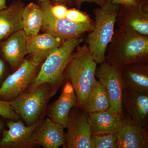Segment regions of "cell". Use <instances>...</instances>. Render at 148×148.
Returning a JSON list of instances; mask_svg holds the SVG:
<instances>
[{
  "mask_svg": "<svg viewBox=\"0 0 148 148\" xmlns=\"http://www.w3.org/2000/svg\"><path fill=\"white\" fill-rule=\"evenodd\" d=\"M148 60V36L117 29L106 51V61L120 69L127 64Z\"/></svg>",
  "mask_w": 148,
  "mask_h": 148,
  "instance_id": "1",
  "label": "cell"
},
{
  "mask_svg": "<svg viewBox=\"0 0 148 148\" xmlns=\"http://www.w3.org/2000/svg\"><path fill=\"white\" fill-rule=\"evenodd\" d=\"M98 64L86 44L79 45L73 53L64 70L63 76L73 87L78 107L82 108L95 81Z\"/></svg>",
  "mask_w": 148,
  "mask_h": 148,
  "instance_id": "2",
  "label": "cell"
},
{
  "mask_svg": "<svg viewBox=\"0 0 148 148\" xmlns=\"http://www.w3.org/2000/svg\"><path fill=\"white\" fill-rule=\"evenodd\" d=\"M112 1L108 0L103 6L93 10V28L86 40V44L98 64L106 61V49L114 32L119 5L114 4Z\"/></svg>",
  "mask_w": 148,
  "mask_h": 148,
  "instance_id": "3",
  "label": "cell"
},
{
  "mask_svg": "<svg viewBox=\"0 0 148 148\" xmlns=\"http://www.w3.org/2000/svg\"><path fill=\"white\" fill-rule=\"evenodd\" d=\"M83 41L82 37H79L69 39L62 43L43 62L36 78L27 91H33L45 83L58 89L66 81L63 74L72 54Z\"/></svg>",
  "mask_w": 148,
  "mask_h": 148,
  "instance_id": "4",
  "label": "cell"
},
{
  "mask_svg": "<svg viewBox=\"0 0 148 148\" xmlns=\"http://www.w3.org/2000/svg\"><path fill=\"white\" fill-rule=\"evenodd\" d=\"M58 90L49 84H44L33 91L23 92L10 104L25 124L31 126L44 118L48 103Z\"/></svg>",
  "mask_w": 148,
  "mask_h": 148,
  "instance_id": "5",
  "label": "cell"
},
{
  "mask_svg": "<svg viewBox=\"0 0 148 148\" xmlns=\"http://www.w3.org/2000/svg\"><path fill=\"white\" fill-rule=\"evenodd\" d=\"M41 64L31 56L24 58L13 73L8 76L0 87V100L10 102L28 90Z\"/></svg>",
  "mask_w": 148,
  "mask_h": 148,
  "instance_id": "6",
  "label": "cell"
},
{
  "mask_svg": "<svg viewBox=\"0 0 148 148\" xmlns=\"http://www.w3.org/2000/svg\"><path fill=\"white\" fill-rule=\"evenodd\" d=\"M52 3L51 0L38 2L43 16L41 29L43 33L51 35L64 42L69 39L82 37L85 33L92 31L94 23H74L67 18H58L53 16L51 10Z\"/></svg>",
  "mask_w": 148,
  "mask_h": 148,
  "instance_id": "7",
  "label": "cell"
},
{
  "mask_svg": "<svg viewBox=\"0 0 148 148\" xmlns=\"http://www.w3.org/2000/svg\"><path fill=\"white\" fill-rule=\"evenodd\" d=\"M66 128L64 148H90L92 134L88 113L82 108L77 106L71 109Z\"/></svg>",
  "mask_w": 148,
  "mask_h": 148,
  "instance_id": "8",
  "label": "cell"
},
{
  "mask_svg": "<svg viewBox=\"0 0 148 148\" xmlns=\"http://www.w3.org/2000/svg\"><path fill=\"white\" fill-rule=\"evenodd\" d=\"M115 24L118 29L148 36V0L136 5H119Z\"/></svg>",
  "mask_w": 148,
  "mask_h": 148,
  "instance_id": "9",
  "label": "cell"
},
{
  "mask_svg": "<svg viewBox=\"0 0 148 148\" xmlns=\"http://www.w3.org/2000/svg\"><path fill=\"white\" fill-rule=\"evenodd\" d=\"M98 64L95 77L108 92L110 103L109 109L122 115L121 102L124 87L120 69L114 67L106 61Z\"/></svg>",
  "mask_w": 148,
  "mask_h": 148,
  "instance_id": "10",
  "label": "cell"
},
{
  "mask_svg": "<svg viewBox=\"0 0 148 148\" xmlns=\"http://www.w3.org/2000/svg\"><path fill=\"white\" fill-rule=\"evenodd\" d=\"M8 120L6 123L8 130H3L0 148H32L38 146L34 140L33 132L41 121L28 126L21 119Z\"/></svg>",
  "mask_w": 148,
  "mask_h": 148,
  "instance_id": "11",
  "label": "cell"
},
{
  "mask_svg": "<svg viewBox=\"0 0 148 148\" xmlns=\"http://www.w3.org/2000/svg\"><path fill=\"white\" fill-rule=\"evenodd\" d=\"M116 134L117 148L148 147L147 127H141L123 113Z\"/></svg>",
  "mask_w": 148,
  "mask_h": 148,
  "instance_id": "12",
  "label": "cell"
},
{
  "mask_svg": "<svg viewBox=\"0 0 148 148\" xmlns=\"http://www.w3.org/2000/svg\"><path fill=\"white\" fill-rule=\"evenodd\" d=\"M121 106L122 113L141 127H147L148 94L124 88Z\"/></svg>",
  "mask_w": 148,
  "mask_h": 148,
  "instance_id": "13",
  "label": "cell"
},
{
  "mask_svg": "<svg viewBox=\"0 0 148 148\" xmlns=\"http://www.w3.org/2000/svg\"><path fill=\"white\" fill-rule=\"evenodd\" d=\"M77 106V100L71 83L66 81L59 98L47 108L46 115L52 121L66 128L71 110Z\"/></svg>",
  "mask_w": 148,
  "mask_h": 148,
  "instance_id": "14",
  "label": "cell"
},
{
  "mask_svg": "<svg viewBox=\"0 0 148 148\" xmlns=\"http://www.w3.org/2000/svg\"><path fill=\"white\" fill-rule=\"evenodd\" d=\"M120 73L124 88L148 94V60L127 64Z\"/></svg>",
  "mask_w": 148,
  "mask_h": 148,
  "instance_id": "15",
  "label": "cell"
},
{
  "mask_svg": "<svg viewBox=\"0 0 148 148\" xmlns=\"http://www.w3.org/2000/svg\"><path fill=\"white\" fill-rule=\"evenodd\" d=\"M33 137L37 145L44 148H58L65 143L64 127L48 117L35 127Z\"/></svg>",
  "mask_w": 148,
  "mask_h": 148,
  "instance_id": "16",
  "label": "cell"
},
{
  "mask_svg": "<svg viewBox=\"0 0 148 148\" xmlns=\"http://www.w3.org/2000/svg\"><path fill=\"white\" fill-rule=\"evenodd\" d=\"M25 6L21 0H15L0 10V42L23 29L22 14Z\"/></svg>",
  "mask_w": 148,
  "mask_h": 148,
  "instance_id": "17",
  "label": "cell"
},
{
  "mask_svg": "<svg viewBox=\"0 0 148 148\" xmlns=\"http://www.w3.org/2000/svg\"><path fill=\"white\" fill-rule=\"evenodd\" d=\"M27 36L24 30H19L5 39L1 51L5 61L10 66L16 70L27 55Z\"/></svg>",
  "mask_w": 148,
  "mask_h": 148,
  "instance_id": "18",
  "label": "cell"
},
{
  "mask_svg": "<svg viewBox=\"0 0 148 148\" xmlns=\"http://www.w3.org/2000/svg\"><path fill=\"white\" fill-rule=\"evenodd\" d=\"M63 42L59 39L45 33L27 36V55L42 64L47 56Z\"/></svg>",
  "mask_w": 148,
  "mask_h": 148,
  "instance_id": "19",
  "label": "cell"
},
{
  "mask_svg": "<svg viewBox=\"0 0 148 148\" xmlns=\"http://www.w3.org/2000/svg\"><path fill=\"white\" fill-rule=\"evenodd\" d=\"M121 115L110 109L88 113V121L92 135L116 132L121 121Z\"/></svg>",
  "mask_w": 148,
  "mask_h": 148,
  "instance_id": "20",
  "label": "cell"
},
{
  "mask_svg": "<svg viewBox=\"0 0 148 148\" xmlns=\"http://www.w3.org/2000/svg\"><path fill=\"white\" fill-rule=\"evenodd\" d=\"M110 104L108 92L96 79L88 92L82 109L88 113L96 112L108 110Z\"/></svg>",
  "mask_w": 148,
  "mask_h": 148,
  "instance_id": "21",
  "label": "cell"
},
{
  "mask_svg": "<svg viewBox=\"0 0 148 148\" xmlns=\"http://www.w3.org/2000/svg\"><path fill=\"white\" fill-rule=\"evenodd\" d=\"M43 16L38 4L31 3L25 5L22 14L23 30L27 36L39 34L42 27Z\"/></svg>",
  "mask_w": 148,
  "mask_h": 148,
  "instance_id": "22",
  "label": "cell"
},
{
  "mask_svg": "<svg viewBox=\"0 0 148 148\" xmlns=\"http://www.w3.org/2000/svg\"><path fill=\"white\" fill-rule=\"evenodd\" d=\"M90 148H117L116 132L91 135Z\"/></svg>",
  "mask_w": 148,
  "mask_h": 148,
  "instance_id": "23",
  "label": "cell"
},
{
  "mask_svg": "<svg viewBox=\"0 0 148 148\" xmlns=\"http://www.w3.org/2000/svg\"><path fill=\"white\" fill-rule=\"evenodd\" d=\"M66 18L74 23L88 24L94 23L88 14L77 8L68 9Z\"/></svg>",
  "mask_w": 148,
  "mask_h": 148,
  "instance_id": "24",
  "label": "cell"
},
{
  "mask_svg": "<svg viewBox=\"0 0 148 148\" xmlns=\"http://www.w3.org/2000/svg\"><path fill=\"white\" fill-rule=\"evenodd\" d=\"M0 116L8 120L16 121L20 119L17 114L14 111L9 102L0 100Z\"/></svg>",
  "mask_w": 148,
  "mask_h": 148,
  "instance_id": "25",
  "label": "cell"
},
{
  "mask_svg": "<svg viewBox=\"0 0 148 148\" xmlns=\"http://www.w3.org/2000/svg\"><path fill=\"white\" fill-rule=\"evenodd\" d=\"M67 6L62 4H53L52 3L51 10L55 17L58 18H66L68 8Z\"/></svg>",
  "mask_w": 148,
  "mask_h": 148,
  "instance_id": "26",
  "label": "cell"
},
{
  "mask_svg": "<svg viewBox=\"0 0 148 148\" xmlns=\"http://www.w3.org/2000/svg\"><path fill=\"white\" fill-rule=\"evenodd\" d=\"M108 0H73L74 5L78 9H80L83 3H95L99 7L102 6L106 3Z\"/></svg>",
  "mask_w": 148,
  "mask_h": 148,
  "instance_id": "27",
  "label": "cell"
},
{
  "mask_svg": "<svg viewBox=\"0 0 148 148\" xmlns=\"http://www.w3.org/2000/svg\"><path fill=\"white\" fill-rule=\"evenodd\" d=\"M141 0H112L114 4L124 6L136 5L140 2Z\"/></svg>",
  "mask_w": 148,
  "mask_h": 148,
  "instance_id": "28",
  "label": "cell"
},
{
  "mask_svg": "<svg viewBox=\"0 0 148 148\" xmlns=\"http://www.w3.org/2000/svg\"><path fill=\"white\" fill-rule=\"evenodd\" d=\"M6 71V66L5 63L3 60L0 57V87L4 79H5Z\"/></svg>",
  "mask_w": 148,
  "mask_h": 148,
  "instance_id": "29",
  "label": "cell"
},
{
  "mask_svg": "<svg viewBox=\"0 0 148 148\" xmlns=\"http://www.w3.org/2000/svg\"><path fill=\"white\" fill-rule=\"evenodd\" d=\"M53 4H62L68 7H71L74 5L73 0H51Z\"/></svg>",
  "mask_w": 148,
  "mask_h": 148,
  "instance_id": "30",
  "label": "cell"
},
{
  "mask_svg": "<svg viewBox=\"0 0 148 148\" xmlns=\"http://www.w3.org/2000/svg\"><path fill=\"white\" fill-rule=\"evenodd\" d=\"M7 7L6 0H0V10L5 8Z\"/></svg>",
  "mask_w": 148,
  "mask_h": 148,
  "instance_id": "31",
  "label": "cell"
},
{
  "mask_svg": "<svg viewBox=\"0 0 148 148\" xmlns=\"http://www.w3.org/2000/svg\"><path fill=\"white\" fill-rule=\"evenodd\" d=\"M5 125V122L2 119H0V134L3 130L4 126Z\"/></svg>",
  "mask_w": 148,
  "mask_h": 148,
  "instance_id": "32",
  "label": "cell"
},
{
  "mask_svg": "<svg viewBox=\"0 0 148 148\" xmlns=\"http://www.w3.org/2000/svg\"><path fill=\"white\" fill-rule=\"evenodd\" d=\"M38 1L40 2H42L45 1H46V0H38Z\"/></svg>",
  "mask_w": 148,
  "mask_h": 148,
  "instance_id": "33",
  "label": "cell"
}]
</instances>
